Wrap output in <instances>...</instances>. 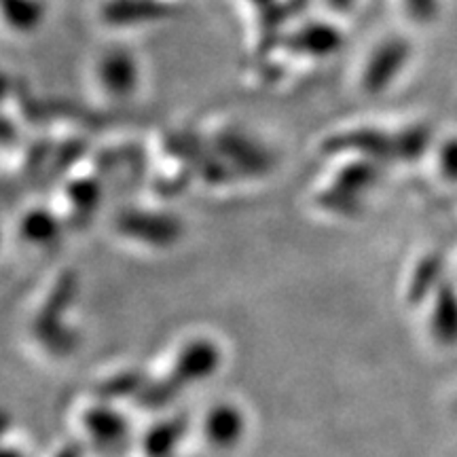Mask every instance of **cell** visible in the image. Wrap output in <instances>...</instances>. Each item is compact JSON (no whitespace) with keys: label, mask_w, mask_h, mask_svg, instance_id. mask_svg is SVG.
<instances>
[{"label":"cell","mask_w":457,"mask_h":457,"mask_svg":"<svg viewBox=\"0 0 457 457\" xmlns=\"http://www.w3.org/2000/svg\"><path fill=\"white\" fill-rule=\"evenodd\" d=\"M432 328L441 343H457V295L449 286H443L441 295H438Z\"/></svg>","instance_id":"cell-1"},{"label":"cell","mask_w":457,"mask_h":457,"mask_svg":"<svg viewBox=\"0 0 457 457\" xmlns=\"http://www.w3.org/2000/svg\"><path fill=\"white\" fill-rule=\"evenodd\" d=\"M205 430H208L210 441L214 445H219V447H227V445H233L239 438V434L244 430V420L237 409L219 407L212 415L208 417Z\"/></svg>","instance_id":"cell-2"},{"label":"cell","mask_w":457,"mask_h":457,"mask_svg":"<svg viewBox=\"0 0 457 457\" xmlns=\"http://www.w3.org/2000/svg\"><path fill=\"white\" fill-rule=\"evenodd\" d=\"M104 81L108 83L106 87H111L112 91H125L128 87H131V77H134V71H131L128 57L123 55H114L111 60H106L104 64Z\"/></svg>","instance_id":"cell-3"},{"label":"cell","mask_w":457,"mask_h":457,"mask_svg":"<svg viewBox=\"0 0 457 457\" xmlns=\"http://www.w3.org/2000/svg\"><path fill=\"white\" fill-rule=\"evenodd\" d=\"M443 170L449 179H457V140L443 148Z\"/></svg>","instance_id":"cell-4"}]
</instances>
